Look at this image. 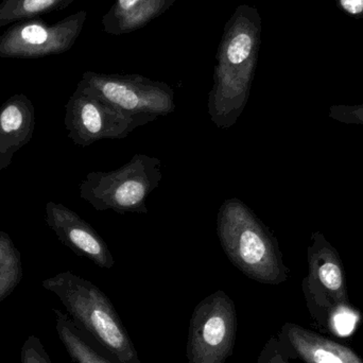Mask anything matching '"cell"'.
I'll list each match as a JSON object with an SVG mask.
<instances>
[{
	"mask_svg": "<svg viewBox=\"0 0 363 363\" xmlns=\"http://www.w3.org/2000/svg\"><path fill=\"white\" fill-rule=\"evenodd\" d=\"M260 40L262 17L258 9L250 4L237 6L220 40L207 102L211 121L219 129L233 127L249 101Z\"/></svg>",
	"mask_w": 363,
	"mask_h": 363,
	"instance_id": "obj_1",
	"label": "cell"
},
{
	"mask_svg": "<svg viewBox=\"0 0 363 363\" xmlns=\"http://www.w3.org/2000/svg\"><path fill=\"white\" fill-rule=\"evenodd\" d=\"M217 234L228 259L249 279L267 285L287 281L289 270L277 238L242 201H224L218 213Z\"/></svg>",
	"mask_w": 363,
	"mask_h": 363,
	"instance_id": "obj_2",
	"label": "cell"
},
{
	"mask_svg": "<svg viewBox=\"0 0 363 363\" xmlns=\"http://www.w3.org/2000/svg\"><path fill=\"white\" fill-rule=\"evenodd\" d=\"M61 301L77 326L117 363H142L112 302L91 281L66 271L42 281Z\"/></svg>",
	"mask_w": 363,
	"mask_h": 363,
	"instance_id": "obj_3",
	"label": "cell"
},
{
	"mask_svg": "<svg viewBox=\"0 0 363 363\" xmlns=\"http://www.w3.org/2000/svg\"><path fill=\"white\" fill-rule=\"evenodd\" d=\"M162 178V162L157 157L135 155L114 172L87 174L80 184V198L98 211L146 215L147 199Z\"/></svg>",
	"mask_w": 363,
	"mask_h": 363,
	"instance_id": "obj_4",
	"label": "cell"
},
{
	"mask_svg": "<svg viewBox=\"0 0 363 363\" xmlns=\"http://www.w3.org/2000/svg\"><path fill=\"white\" fill-rule=\"evenodd\" d=\"M311 240L303 292L311 317L321 328L332 330L338 313L351 309L345 268L338 252L323 234L315 233Z\"/></svg>",
	"mask_w": 363,
	"mask_h": 363,
	"instance_id": "obj_5",
	"label": "cell"
},
{
	"mask_svg": "<svg viewBox=\"0 0 363 363\" xmlns=\"http://www.w3.org/2000/svg\"><path fill=\"white\" fill-rule=\"evenodd\" d=\"M77 86L130 114L157 119L176 110L172 87L142 74L86 72Z\"/></svg>",
	"mask_w": 363,
	"mask_h": 363,
	"instance_id": "obj_6",
	"label": "cell"
},
{
	"mask_svg": "<svg viewBox=\"0 0 363 363\" xmlns=\"http://www.w3.org/2000/svg\"><path fill=\"white\" fill-rule=\"evenodd\" d=\"M237 335L234 301L222 290L201 301L190 319L188 363H225L233 352Z\"/></svg>",
	"mask_w": 363,
	"mask_h": 363,
	"instance_id": "obj_7",
	"label": "cell"
},
{
	"mask_svg": "<svg viewBox=\"0 0 363 363\" xmlns=\"http://www.w3.org/2000/svg\"><path fill=\"white\" fill-rule=\"evenodd\" d=\"M155 119L130 114L77 86L66 104L64 123L74 144L89 147L102 140H123Z\"/></svg>",
	"mask_w": 363,
	"mask_h": 363,
	"instance_id": "obj_8",
	"label": "cell"
},
{
	"mask_svg": "<svg viewBox=\"0 0 363 363\" xmlns=\"http://www.w3.org/2000/svg\"><path fill=\"white\" fill-rule=\"evenodd\" d=\"M86 19L82 10L55 23L38 18L13 23L0 35V57L38 59L66 52L76 44Z\"/></svg>",
	"mask_w": 363,
	"mask_h": 363,
	"instance_id": "obj_9",
	"label": "cell"
},
{
	"mask_svg": "<svg viewBox=\"0 0 363 363\" xmlns=\"http://www.w3.org/2000/svg\"><path fill=\"white\" fill-rule=\"evenodd\" d=\"M46 222L59 240L74 253L102 269H112L114 257L104 239L78 213L61 203L46 204Z\"/></svg>",
	"mask_w": 363,
	"mask_h": 363,
	"instance_id": "obj_10",
	"label": "cell"
},
{
	"mask_svg": "<svg viewBox=\"0 0 363 363\" xmlns=\"http://www.w3.org/2000/svg\"><path fill=\"white\" fill-rule=\"evenodd\" d=\"M291 358L305 363H363L349 347L294 323H286L277 335Z\"/></svg>",
	"mask_w": 363,
	"mask_h": 363,
	"instance_id": "obj_11",
	"label": "cell"
},
{
	"mask_svg": "<svg viewBox=\"0 0 363 363\" xmlns=\"http://www.w3.org/2000/svg\"><path fill=\"white\" fill-rule=\"evenodd\" d=\"M35 110L31 100L16 94L0 106V170L12 163L17 151L33 138Z\"/></svg>",
	"mask_w": 363,
	"mask_h": 363,
	"instance_id": "obj_12",
	"label": "cell"
},
{
	"mask_svg": "<svg viewBox=\"0 0 363 363\" xmlns=\"http://www.w3.org/2000/svg\"><path fill=\"white\" fill-rule=\"evenodd\" d=\"M177 0H114L101 19L106 33L118 36L132 33L169 10Z\"/></svg>",
	"mask_w": 363,
	"mask_h": 363,
	"instance_id": "obj_13",
	"label": "cell"
},
{
	"mask_svg": "<svg viewBox=\"0 0 363 363\" xmlns=\"http://www.w3.org/2000/svg\"><path fill=\"white\" fill-rule=\"evenodd\" d=\"M55 330L60 341L74 363H117L86 333L74 324L72 318L59 309H53Z\"/></svg>",
	"mask_w": 363,
	"mask_h": 363,
	"instance_id": "obj_14",
	"label": "cell"
},
{
	"mask_svg": "<svg viewBox=\"0 0 363 363\" xmlns=\"http://www.w3.org/2000/svg\"><path fill=\"white\" fill-rule=\"evenodd\" d=\"M76 0H2L0 28L21 21L38 18L45 13L63 10Z\"/></svg>",
	"mask_w": 363,
	"mask_h": 363,
	"instance_id": "obj_15",
	"label": "cell"
},
{
	"mask_svg": "<svg viewBox=\"0 0 363 363\" xmlns=\"http://www.w3.org/2000/svg\"><path fill=\"white\" fill-rule=\"evenodd\" d=\"M23 262L11 237L0 230V303L14 292L23 279Z\"/></svg>",
	"mask_w": 363,
	"mask_h": 363,
	"instance_id": "obj_16",
	"label": "cell"
},
{
	"mask_svg": "<svg viewBox=\"0 0 363 363\" xmlns=\"http://www.w3.org/2000/svg\"><path fill=\"white\" fill-rule=\"evenodd\" d=\"M21 363H52L42 341L38 337H28L21 350Z\"/></svg>",
	"mask_w": 363,
	"mask_h": 363,
	"instance_id": "obj_17",
	"label": "cell"
},
{
	"mask_svg": "<svg viewBox=\"0 0 363 363\" xmlns=\"http://www.w3.org/2000/svg\"><path fill=\"white\" fill-rule=\"evenodd\" d=\"M290 358L279 337L272 336L267 341L256 363H291Z\"/></svg>",
	"mask_w": 363,
	"mask_h": 363,
	"instance_id": "obj_18",
	"label": "cell"
},
{
	"mask_svg": "<svg viewBox=\"0 0 363 363\" xmlns=\"http://www.w3.org/2000/svg\"><path fill=\"white\" fill-rule=\"evenodd\" d=\"M328 116L347 125H363V104L360 106H333Z\"/></svg>",
	"mask_w": 363,
	"mask_h": 363,
	"instance_id": "obj_19",
	"label": "cell"
},
{
	"mask_svg": "<svg viewBox=\"0 0 363 363\" xmlns=\"http://www.w3.org/2000/svg\"><path fill=\"white\" fill-rule=\"evenodd\" d=\"M341 6L352 15L362 14L363 12V0H340Z\"/></svg>",
	"mask_w": 363,
	"mask_h": 363,
	"instance_id": "obj_20",
	"label": "cell"
}]
</instances>
